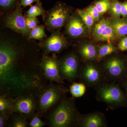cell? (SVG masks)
<instances>
[{"label":"cell","mask_w":127,"mask_h":127,"mask_svg":"<svg viewBox=\"0 0 127 127\" xmlns=\"http://www.w3.org/2000/svg\"><path fill=\"white\" fill-rule=\"evenodd\" d=\"M63 89L58 85L47 87L39 96L37 106L40 112H45L61 99L64 94Z\"/></svg>","instance_id":"cell-3"},{"label":"cell","mask_w":127,"mask_h":127,"mask_svg":"<svg viewBox=\"0 0 127 127\" xmlns=\"http://www.w3.org/2000/svg\"><path fill=\"white\" fill-rule=\"evenodd\" d=\"M107 72L112 77H118L122 75L125 70L123 61L117 57L109 59L105 64Z\"/></svg>","instance_id":"cell-11"},{"label":"cell","mask_w":127,"mask_h":127,"mask_svg":"<svg viewBox=\"0 0 127 127\" xmlns=\"http://www.w3.org/2000/svg\"><path fill=\"white\" fill-rule=\"evenodd\" d=\"M9 114L0 113V127H4L6 125Z\"/></svg>","instance_id":"cell-33"},{"label":"cell","mask_w":127,"mask_h":127,"mask_svg":"<svg viewBox=\"0 0 127 127\" xmlns=\"http://www.w3.org/2000/svg\"><path fill=\"white\" fill-rule=\"evenodd\" d=\"M122 3L118 0H113L111 7L110 9V13L114 18H119L121 15Z\"/></svg>","instance_id":"cell-26"},{"label":"cell","mask_w":127,"mask_h":127,"mask_svg":"<svg viewBox=\"0 0 127 127\" xmlns=\"http://www.w3.org/2000/svg\"><path fill=\"white\" fill-rule=\"evenodd\" d=\"M117 48L112 43H108L100 46L97 51V57L99 59L116 52Z\"/></svg>","instance_id":"cell-20"},{"label":"cell","mask_w":127,"mask_h":127,"mask_svg":"<svg viewBox=\"0 0 127 127\" xmlns=\"http://www.w3.org/2000/svg\"><path fill=\"white\" fill-rule=\"evenodd\" d=\"M66 46V41L63 36L58 32H54L46 40L43 47L47 53L58 52Z\"/></svg>","instance_id":"cell-10"},{"label":"cell","mask_w":127,"mask_h":127,"mask_svg":"<svg viewBox=\"0 0 127 127\" xmlns=\"http://www.w3.org/2000/svg\"><path fill=\"white\" fill-rule=\"evenodd\" d=\"M109 22V20L103 18L95 25L93 32V35L95 39L101 34Z\"/></svg>","instance_id":"cell-25"},{"label":"cell","mask_w":127,"mask_h":127,"mask_svg":"<svg viewBox=\"0 0 127 127\" xmlns=\"http://www.w3.org/2000/svg\"><path fill=\"white\" fill-rule=\"evenodd\" d=\"M77 13L85 25L86 26L88 31H90L93 27L95 20L88 13L87 10H78Z\"/></svg>","instance_id":"cell-18"},{"label":"cell","mask_w":127,"mask_h":127,"mask_svg":"<svg viewBox=\"0 0 127 127\" xmlns=\"http://www.w3.org/2000/svg\"><path fill=\"white\" fill-rule=\"evenodd\" d=\"M41 66L46 78L58 83H63L60 73V62L54 57L46 56L41 62Z\"/></svg>","instance_id":"cell-6"},{"label":"cell","mask_w":127,"mask_h":127,"mask_svg":"<svg viewBox=\"0 0 127 127\" xmlns=\"http://www.w3.org/2000/svg\"><path fill=\"white\" fill-rule=\"evenodd\" d=\"M118 38L127 35V18H114L109 21Z\"/></svg>","instance_id":"cell-14"},{"label":"cell","mask_w":127,"mask_h":127,"mask_svg":"<svg viewBox=\"0 0 127 127\" xmlns=\"http://www.w3.org/2000/svg\"><path fill=\"white\" fill-rule=\"evenodd\" d=\"M35 1H36L37 2V4H38L40 5H41V2L40 1V0H35Z\"/></svg>","instance_id":"cell-36"},{"label":"cell","mask_w":127,"mask_h":127,"mask_svg":"<svg viewBox=\"0 0 127 127\" xmlns=\"http://www.w3.org/2000/svg\"><path fill=\"white\" fill-rule=\"evenodd\" d=\"M27 121L26 117L16 113L12 116L10 127H27Z\"/></svg>","instance_id":"cell-21"},{"label":"cell","mask_w":127,"mask_h":127,"mask_svg":"<svg viewBox=\"0 0 127 127\" xmlns=\"http://www.w3.org/2000/svg\"><path fill=\"white\" fill-rule=\"evenodd\" d=\"M44 27L42 26H37L31 31L30 37L31 39L40 40L45 36Z\"/></svg>","instance_id":"cell-24"},{"label":"cell","mask_w":127,"mask_h":127,"mask_svg":"<svg viewBox=\"0 0 127 127\" xmlns=\"http://www.w3.org/2000/svg\"><path fill=\"white\" fill-rule=\"evenodd\" d=\"M35 0H21L20 4L23 6H27L31 4Z\"/></svg>","instance_id":"cell-35"},{"label":"cell","mask_w":127,"mask_h":127,"mask_svg":"<svg viewBox=\"0 0 127 127\" xmlns=\"http://www.w3.org/2000/svg\"><path fill=\"white\" fill-rule=\"evenodd\" d=\"M79 63L76 56L68 55L60 62V73L62 78L72 80L76 77Z\"/></svg>","instance_id":"cell-8"},{"label":"cell","mask_w":127,"mask_h":127,"mask_svg":"<svg viewBox=\"0 0 127 127\" xmlns=\"http://www.w3.org/2000/svg\"><path fill=\"white\" fill-rule=\"evenodd\" d=\"M78 119L72 100L63 99L50 115L49 125L52 127H72L77 122Z\"/></svg>","instance_id":"cell-2"},{"label":"cell","mask_w":127,"mask_h":127,"mask_svg":"<svg viewBox=\"0 0 127 127\" xmlns=\"http://www.w3.org/2000/svg\"><path fill=\"white\" fill-rule=\"evenodd\" d=\"M83 78L89 83L95 84L99 81L101 74L98 69L92 64H89L82 72Z\"/></svg>","instance_id":"cell-13"},{"label":"cell","mask_w":127,"mask_h":127,"mask_svg":"<svg viewBox=\"0 0 127 127\" xmlns=\"http://www.w3.org/2000/svg\"><path fill=\"white\" fill-rule=\"evenodd\" d=\"M118 37L112 26L109 21L108 25L101 34L96 38V40L111 42L115 40Z\"/></svg>","instance_id":"cell-16"},{"label":"cell","mask_w":127,"mask_h":127,"mask_svg":"<svg viewBox=\"0 0 127 127\" xmlns=\"http://www.w3.org/2000/svg\"><path fill=\"white\" fill-rule=\"evenodd\" d=\"M80 17H74L70 19L67 26L68 34L74 37L81 36L85 33L87 27Z\"/></svg>","instance_id":"cell-12"},{"label":"cell","mask_w":127,"mask_h":127,"mask_svg":"<svg viewBox=\"0 0 127 127\" xmlns=\"http://www.w3.org/2000/svg\"><path fill=\"white\" fill-rule=\"evenodd\" d=\"M7 27L24 36L30 35L31 31L27 27L25 18L22 14L19 6L7 18L6 21Z\"/></svg>","instance_id":"cell-7"},{"label":"cell","mask_w":127,"mask_h":127,"mask_svg":"<svg viewBox=\"0 0 127 127\" xmlns=\"http://www.w3.org/2000/svg\"><path fill=\"white\" fill-rule=\"evenodd\" d=\"M111 0H99L95 2L94 5L97 8L100 15L103 14L110 10L111 7Z\"/></svg>","instance_id":"cell-23"},{"label":"cell","mask_w":127,"mask_h":127,"mask_svg":"<svg viewBox=\"0 0 127 127\" xmlns=\"http://www.w3.org/2000/svg\"><path fill=\"white\" fill-rule=\"evenodd\" d=\"M79 52L84 58L93 60L97 57V51L96 47L91 44H85L80 48Z\"/></svg>","instance_id":"cell-17"},{"label":"cell","mask_w":127,"mask_h":127,"mask_svg":"<svg viewBox=\"0 0 127 127\" xmlns=\"http://www.w3.org/2000/svg\"><path fill=\"white\" fill-rule=\"evenodd\" d=\"M89 13L94 18L95 21H99L100 15V12L95 5H91L87 9Z\"/></svg>","instance_id":"cell-30"},{"label":"cell","mask_w":127,"mask_h":127,"mask_svg":"<svg viewBox=\"0 0 127 127\" xmlns=\"http://www.w3.org/2000/svg\"><path fill=\"white\" fill-rule=\"evenodd\" d=\"M37 97L32 95L22 96L12 101V112L21 114L27 118L34 115L37 103Z\"/></svg>","instance_id":"cell-4"},{"label":"cell","mask_w":127,"mask_h":127,"mask_svg":"<svg viewBox=\"0 0 127 127\" xmlns=\"http://www.w3.org/2000/svg\"><path fill=\"white\" fill-rule=\"evenodd\" d=\"M16 0H0L1 7L6 8L11 7L14 4Z\"/></svg>","instance_id":"cell-32"},{"label":"cell","mask_w":127,"mask_h":127,"mask_svg":"<svg viewBox=\"0 0 127 127\" xmlns=\"http://www.w3.org/2000/svg\"><path fill=\"white\" fill-rule=\"evenodd\" d=\"M19 52L12 45L0 49V95L12 99L26 95L38 97L47 86L41 66L18 63Z\"/></svg>","instance_id":"cell-1"},{"label":"cell","mask_w":127,"mask_h":127,"mask_svg":"<svg viewBox=\"0 0 127 127\" xmlns=\"http://www.w3.org/2000/svg\"><path fill=\"white\" fill-rule=\"evenodd\" d=\"M121 15L123 18H126L127 16V0L122 3Z\"/></svg>","instance_id":"cell-34"},{"label":"cell","mask_w":127,"mask_h":127,"mask_svg":"<svg viewBox=\"0 0 127 127\" xmlns=\"http://www.w3.org/2000/svg\"><path fill=\"white\" fill-rule=\"evenodd\" d=\"M44 13V10L41 5L37 4L31 6L27 12V15L36 17L38 16L42 15Z\"/></svg>","instance_id":"cell-27"},{"label":"cell","mask_w":127,"mask_h":127,"mask_svg":"<svg viewBox=\"0 0 127 127\" xmlns=\"http://www.w3.org/2000/svg\"><path fill=\"white\" fill-rule=\"evenodd\" d=\"M12 99L5 95L0 96V113L10 114L12 112Z\"/></svg>","instance_id":"cell-19"},{"label":"cell","mask_w":127,"mask_h":127,"mask_svg":"<svg viewBox=\"0 0 127 127\" xmlns=\"http://www.w3.org/2000/svg\"><path fill=\"white\" fill-rule=\"evenodd\" d=\"M86 90V86L82 83H74L70 87L71 93L75 97H81L84 95Z\"/></svg>","instance_id":"cell-22"},{"label":"cell","mask_w":127,"mask_h":127,"mask_svg":"<svg viewBox=\"0 0 127 127\" xmlns=\"http://www.w3.org/2000/svg\"><path fill=\"white\" fill-rule=\"evenodd\" d=\"M25 20L27 27L31 31L34 28L37 26L39 24V22L35 17L27 16L25 18Z\"/></svg>","instance_id":"cell-29"},{"label":"cell","mask_w":127,"mask_h":127,"mask_svg":"<svg viewBox=\"0 0 127 127\" xmlns=\"http://www.w3.org/2000/svg\"><path fill=\"white\" fill-rule=\"evenodd\" d=\"M99 94L101 99L107 103H121L125 99L122 91L119 87L115 85H108L101 88Z\"/></svg>","instance_id":"cell-9"},{"label":"cell","mask_w":127,"mask_h":127,"mask_svg":"<svg viewBox=\"0 0 127 127\" xmlns=\"http://www.w3.org/2000/svg\"><path fill=\"white\" fill-rule=\"evenodd\" d=\"M103 119L100 115L94 114L83 119L82 125L84 127H101L104 126Z\"/></svg>","instance_id":"cell-15"},{"label":"cell","mask_w":127,"mask_h":127,"mask_svg":"<svg viewBox=\"0 0 127 127\" xmlns=\"http://www.w3.org/2000/svg\"></svg>","instance_id":"cell-37"},{"label":"cell","mask_w":127,"mask_h":127,"mask_svg":"<svg viewBox=\"0 0 127 127\" xmlns=\"http://www.w3.org/2000/svg\"><path fill=\"white\" fill-rule=\"evenodd\" d=\"M118 48L121 51H127V36L121 39L118 43Z\"/></svg>","instance_id":"cell-31"},{"label":"cell","mask_w":127,"mask_h":127,"mask_svg":"<svg viewBox=\"0 0 127 127\" xmlns=\"http://www.w3.org/2000/svg\"><path fill=\"white\" fill-rule=\"evenodd\" d=\"M46 125V123L43 122L39 116L34 114L32 117V119L28 124L29 127H42Z\"/></svg>","instance_id":"cell-28"},{"label":"cell","mask_w":127,"mask_h":127,"mask_svg":"<svg viewBox=\"0 0 127 127\" xmlns=\"http://www.w3.org/2000/svg\"><path fill=\"white\" fill-rule=\"evenodd\" d=\"M68 17L67 9L61 4H58L47 14L46 25L50 29L57 30L63 26Z\"/></svg>","instance_id":"cell-5"}]
</instances>
